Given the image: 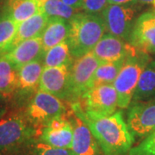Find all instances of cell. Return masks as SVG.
<instances>
[{
    "instance_id": "cell-21",
    "label": "cell",
    "mask_w": 155,
    "mask_h": 155,
    "mask_svg": "<svg viewBox=\"0 0 155 155\" xmlns=\"http://www.w3.org/2000/svg\"><path fill=\"white\" fill-rule=\"evenodd\" d=\"M6 11L17 23L23 22L41 12L37 0H12L7 1Z\"/></svg>"
},
{
    "instance_id": "cell-15",
    "label": "cell",
    "mask_w": 155,
    "mask_h": 155,
    "mask_svg": "<svg viewBox=\"0 0 155 155\" xmlns=\"http://www.w3.org/2000/svg\"><path fill=\"white\" fill-rule=\"evenodd\" d=\"M44 54L41 36H39L20 42L2 57L19 69L29 62L43 59Z\"/></svg>"
},
{
    "instance_id": "cell-24",
    "label": "cell",
    "mask_w": 155,
    "mask_h": 155,
    "mask_svg": "<svg viewBox=\"0 0 155 155\" xmlns=\"http://www.w3.org/2000/svg\"><path fill=\"white\" fill-rule=\"evenodd\" d=\"M18 24L11 18L8 11H4L0 17V57L5 55L11 48Z\"/></svg>"
},
{
    "instance_id": "cell-27",
    "label": "cell",
    "mask_w": 155,
    "mask_h": 155,
    "mask_svg": "<svg viewBox=\"0 0 155 155\" xmlns=\"http://www.w3.org/2000/svg\"><path fill=\"white\" fill-rule=\"evenodd\" d=\"M35 155H75L72 149L54 147L43 142H40L35 146Z\"/></svg>"
},
{
    "instance_id": "cell-1",
    "label": "cell",
    "mask_w": 155,
    "mask_h": 155,
    "mask_svg": "<svg viewBox=\"0 0 155 155\" xmlns=\"http://www.w3.org/2000/svg\"><path fill=\"white\" fill-rule=\"evenodd\" d=\"M71 110L90 128L104 155H125L132 149L134 137L130 133L122 111L110 116H99L84 110L78 102L72 103Z\"/></svg>"
},
{
    "instance_id": "cell-14",
    "label": "cell",
    "mask_w": 155,
    "mask_h": 155,
    "mask_svg": "<svg viewBox=\"0 0 155 155\" xmlns=\"http://www.w3.org/2000/svg\"><path fill=\"white\" fill-rule=\"evenodd\" d=\"M69 116L73 127L72 152L75 155H101L99 145L88 126L72 110Z\"/></svg>"
},
{
    "instance_id": "cell-13",
    "label": "cell",
    "mask_w": 155,
    "mask_h": 155,
    "mask_svg": "<svg viewBox=\"0 0 155 155\" xmlns=\"http://www.w3.org/2000/svg\"><path fill=\"white\" fill-rule=\"evenodd\" d=\"M135 51L126 41L107 33L96 45L92 53L101 62H113L126 59Z\"/></svg>"
},
{
    "instance_id": "cell-11",
    "label": "cell",
    "mask_w": 155,
    "mask_h": 155,
    "mask_svg": "<svg viewBox=\"0 0 155 155\" xmlns=\"http://www.w3.org/2000/svg\"><path fill=\"white\" fill-rule=\"evenodd\" d=\"M40 138L41 142L54 147L72 148L73 127L67 113L55 117L42 127Z\"/></svg>"
},
{
    "instance_id": "cell-30",
    "label": "cell",
    "mask_w": 155,
    "mask_h": 155,
    "mask_svg": "<svg viewBox=\"0 0 155 155\" xmlns=\"http://www.w3.org/2000/svg\"><path fill=\"white\" fill-rule=\"evenodd\" d=\"M67 5L71 6L76 10L82 9V0H62Z\"/></svg>"
},
{
    "instance_id": "cell-25",
    "label": "cell",
    "mask_w": 155,
    "mask_h": 155,
    "mask_svg": "<svg viewBox=\"0 0 155 155\" xmlns=\"http://www.w3.org/2000/svg\"><path fill=\"white\" fill-rule=\"evenodd\" d=\"M41 12L48 17H59L70 21L80 10L67 5L62 0H46L40 4Z\"/></svg>"
},
{
    "instance_id": "cell-20",
    "label": "cell",
    "mask_w": 155,
    "mask_h": 155,
    "mask_svg": "<svg viewBox=\"0 0 155 155\" xmlns=\"http://www.w3.org/2000/svg\"><path fill=\"white\" fill-rule=\"evenodd\" d=\"M18 69L11 61L0 57V96L3 98L11 97L17 90Z\"/></svg>"
},
{
    "instance_id": "cell-5",
    "label": "cell",
    "mask_w": 155,
    "mask_h": 155,
    "mask_svg": "<svg viewBox=\"0 0 155 155\" xmlns=\"http://www.w3.org/2000/svg\"><path fill=\"white\" fill-rule=\"evenodd\" d=\"M65 113L67 107L61 99L39 90L28 104L26 117L35 126L44 127L53 119Z\"/></svg>"
},
{
    "instance_id": "cell-28",
    "label": "cell",
    "mask_w": 155,
    "mask_h": 155,
    "mask_svg": "<svg viewBox=\"0 0 155 155\" xmlns=\"http://www.w3.org/2000/svg\"><path fill=\"white\" fill-rule=\"evenodd\" d=\"M108 5V0H82V10L90 14L100 15Z\"/></svg>"
},
{
    "instance_id": "cell-12",
    "label": "cell",
    "mask_w": 155,
    "mask_h": 155,
    "mask_svg": "<svg viewBox=\"0 0 155 155\" xmlns=\"http://www.w3.org/2000/svg\"><path fill=\"white\" fill-rule=\"evenodd\" d=\"M71 67H44L39 84V90L54 95L61 100L68 101Z\"/></svg>"
},
{
    "instance_id": "cell-29",
    "label": "cell",
    "mask_w": 155,
    "mask_h": 155,
    "mask_svg": "<svg viewBox=\"0 0 155 155\" xmlns=\"http://www.w3.org/2000/svg\"><path fill=\"white\" fill-rule=\"evenodd\" d=\"M109 5H128L139 7L140 3L137 0H108Z\"/></svg>"
},
{
    "instance_id": "cell-9",
    "label": "cell",
    "mask_w": 155,
    "mask_h": 155,
    "mask_svg": "<svg viewBox=\"0 0 155 155\" xmlns=\"http://www.w3.org/2000/svg\"><path fill=\"white\" fill-rule=\"evenodd\" d=\"M127 125L134 138H146L155 131V101L131 103Z\"/></svg>"
},
{
    "instance_id": "cell-23",
    "label": "cell",
    "mask_w": 155,
    "mask_h": 155,
    "mask_svg": "<svg viewBox=\"0 0 155 155\" xmlns=\"http://www.w3.org/2000/svg\"><path fill=\"white\" fill-rule=\"evenodd\" d=\"M73 61V57L71 54L67 41H64L48 50L43 57L44 67H71Z\"/></svg>"
},
{
    "instance_id": "cell-6",
    "label": "cell",
    "mask_w": 155,
    "mask_h": 155,
    "mask_svg": "<svg viewBox=\"0 0 155 155\" xmlns=\"http://www.w3.org/2000/svg\"><path fill=\"white\" fill-rule=\"evenodd\" d=\"M84 110L99 116L114 114L118 107V97L113 84H103L85 91L78 101Z\"/></svg>"
},
{
    "instance_id": "cell-22",
    "label": "cell",
    "mask_w": 155,
    "mask_h": 155,
    "mask_svg": "<svg viewBox=\"0 0 155 155\" xmlns=\"http://www.w3.org/2000/svg\"><path fill=\"white\" fill-rule=\"evenodd\" d=\"M126 59H122L120 61H113V62L101 63L99 67L97 68L94 75L91 78L89 90L92 87L103 85V84H113L122 67H123Z\"/></svg>"
},
{
    "instance_id": "cell-18",
    "label": "cell",
    "mask_w": 155,
    "mask_h": 155,
    "mask_svg": "<svg viewBox=\"0 0 155 155\" xmlns=\"http://www.w3.org/2000/svg\"><path fill=\"white\" fill-rule=\"evenodd\" d=\"M44 69L41 60L29 62L18 69V85L20 91L29 92L39 87L41 77Z\"/></svg>"
},
{
    "instance_id": "cell-7",
    "label": "cell",
    "mask_w": 155,
    "mask_h": 155,
    "mask_svg": "<svg viewBox=\"0 0 155 155\" xmlns=\"http://www.w3.org/2000/svg\"><path fill=\"white\" fill-rule=\"evenodd\" d=\"M138 9L139 7L135 6L109 5L100 14L105 24L106 31L128 41Z\"/></svg>"
},
{
    "instance_id": "cell-19",
    "label": "cell",
    "mask_w": 155,
    "mask_h": 155,
    "mask_svg": "<svg viewBox=\"0 0 155 155\" xmlns=\"http://www.w3.org/2000/svg\"><path fill=\"white\" fill-rule=\"evenodd\" d=\"M148 101H155V61H151L145 67L131 103Z\"/></svg>"
},
{
    "instance_id": "cell-32",
    "label": "cell",
    "mask_w": 155,
    "mask_h": 155,
    "mask_svg": "<svg viewBox=\"0 0 155 155\" xmlns=\"http://www.w3.org/2000/svg\"><path fill=\"white\" fill-rule=\"evenodd\" d=\"M140 4H146V5H151L155 8V0H137Z\"/></svg>"
},
{
    "instance_id": "cell-3",
    "label": "cell",
    "mask_w": 155,
    "mask_h": 155,
    "mask_svg": "<svg viewBox=\"0 0 155 155\" xmlns=\"http://www.w3.org/2000/svg\"><path fill=\"white\" fill-rule=\"evenodd\" d=\"M150 61L149 54L137 49L126 59L113 84L117 92L119 108L126 109L130 105L140 75Z\"/></svg>"
},
{
    "instance_id": "cell-10",
    "label": "cell",
    "mask_w": 155,
    "mask_h": 155,
    "mask_svg": "<svg viewBox=\"0 0 155 155\" xmlns=\"http://www.w3.org/2000/svg\"><path fill=\"white\" fill-rule=\"evenodd\" d=\"M127 42L139 51L155 54V10L146 11L135 19Z\"/></svg>"
},
{
    "instance_id": "cell-8",
    "label": "cell",
    "mask_w": 155,
    "mask_h": 155,
    "mask_svg": "<svg viewBox=\"0 0 155 155\" xmlns=\"http://www.w3.org/2000/svg\"><path fill=\"white\" fill-rule=\"evenodd\" d=\"M34 129L21 116L0 119V153L14 149L33 136Z\"/></svg>"
},
{
    "instance_id": "cell-31",
    "label": "cell",
    "mask_w": 155,
    "mask_h": 155,
    "mask_svg": "<svg viewBox=\"0 0 155 155\" xmlns=\"http://www.w3.org/2000/svg\"><path fill=\"white\" fill-rule=\"evenodd\" d=\"M5 98H3L1 96H0V117L4 116V114L5 113L6 108L5 105V103H4V100Z\"/></svg>"
},
{
    "instance_id": "cell-16",
    "label": "cell",
    "mask_w": 155,
    "mask_h": 155,
    "mask_svg": "<svg viewBox=\"0 0 155 155\" xmlns=\"http://www.w3.org/2000/svg\"><path fill=\"white\" fill-rule=\"evenodd\" d=\"M70 31L69 21L59 17H49L41 35L44 53L53 47L67 41Z\"/></svg>"
},
{
    "instance_id": "cell-33",
    "label": "cell",
    "mask_w": 155,
    "mask_h": 155,
    "mask_svg": "<svg viewBox=\"0 0 155 155\" xmlns=\"http://www.w3.org/2000/svg\"><path fill=\"white\" fill-rule=\"evenodd\" d=\"M37 1H38L39 3L41 4V3H42V2H44V1H46V0H37Z\"/></svg>"
},
{
    "instance_id": "cell-17",
    "label": "cell",
    "mask_w": 155,
    "mask_h": 155,
    "mask_svg": "<svg viewBox=\"0 0 155 155\" xmlns=\"http://www.w3.org/2000/svg\"><path fill=\"white\" fill-rule=\"evenodd\" d=\"M48 19L49 17L45 15L44 13L39 12L30 18L20 22L18 24L17 35L13 41L11 49L22 41L41 36L42 32L44 31L48 24Z\"/></svg>"
},
{
    "instance_id": "cell-4",
    "label": "cell",
    "mask_w": 155,
    "mask_h": 155,
    "mask_svg": "<svg viewBox=\"0 0 155 155\" xmlns=\"http://www.w3.org/2000/svg\"><path fill=\"white\" fill-rule=\"evenodd\" d=\"M101 61L92 52L78 59H75L70 68L69 74V99L68 101L78 102L82 95L87 91L91 78Z\"/></svg>"
},
{
    "instance_id": "cell-26",
    "label": "cell",
    "mask_w": 155,
    "mask_h": 155,
    "mask_svg": "<svg viewBox=\"0 0 155 155\" xmlns=\"http://www.w3.org/2000/svg\"><path fill=\"white\" fill-rule=\"evenodd\" d=\"M128 155H155V131L144 138L140 144L132 147Z\"/></svg>"
},
{
    "instance_id": "cell-34",
    "label": "cell",
    "mask_w": 155,
    "mask_h": 155,
    "mask_svg": "<svg viewBox=\"0 0 155 155\" xmlns=\"http://www.w3.org/2000/svg\"><path fill=\"white\" fill-rule=\"evenodd\" d=\"M8 1H12V0H8Z\"/></svg>"
},
{
    "instance_id": "cell-2",
    "label": "cell",
    "mask_w": 155,
    "mask_h": 155,
    "mask_svg": "<svg viewBox=\"0 0 155 155\" xmlns=\"http://www.w3.org/2000/svg\"><path fill=\"white\" fill-rule=\"evenodd\" d=\"M69 23L70 31L67 41L73 59H78L92 52L106 31L101 15L79 11Z\"/></svg>"
}]
</instances>
